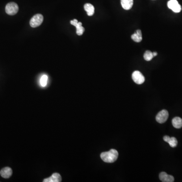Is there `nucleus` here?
<instances>
[{
	"label": "nucleus",
	"mask_w": 182,
	"mask_h": 182,
	"mask_svg": "<svg viewBox=\"0 0 182 182\" xmlns=\"http://www.w3.org/2000/svg\"><path fill=\"white\" fill-rule=\"evenodd\" d=\"M164 140L168 142L172 148L176 147L178 144V141L176 138L170 137L169 136H165L164 137Z\"/></svg>",
	"instance_id": "obj_10"
},
{
	"label": "nucleus",
	"mask_w": 182,
	"mask_h": 182,
	"mask_svg": "<svg viewBox=\"0 0 182 182\" xmlns=\"http://www.w3.org/2000/svg\"><path fill=\"white\" fill-rule=\"evenodd\" d=\"M153 56H156L157 55V52H153Z\"/></svg>",
	"instance_id": "obj_18"
},
{
	"label": "nucleus",
	"mask_w": 182,
	"mask_h": 182,
	"mask_svg": "<svg viewBox=\"0 0 182 182\" xmlns=\"http://www.w3.org/2000/svg\"><path fill=\"white\" fill-rule=\"evenodd\" d=\"M159 179L163 182H174V179L172 175H169L165 172H161L159 174Z\"/></svg>",
	"instance_id": "obj_8"
},
{
	"label": "nucleus",
	"mask_w": 182,
	"mask_h": 182,
	"mask_svg": "<svg viewBox=\"0 0 182 182\" xmlns=\"http://www.w3.org/2000/svg\"><path fill=\"white\" fill-rule=\"evenodd\" d=\"M62 179L60 174L58 173H54L48 178L44 179V182H60Z\"/></svg>",
	"instance_id": "obj_9"
},
{
	"label": "nucleus",
	"mask_w": 182,
	"mask_h": 182,
	"mask_svg": "<svg viewBox=\"0 0 182 182\" xmlns=\"http://www.w3.org/2000/svg\"><path fill=\"white\" fill-rule=\"evenodd\" d=\"M0 174L4 178H9L10 177L12 176V169L9 167L3 168V169H2L0 171Z\"/></svg>",
	"instance_id": "obj_11"
},
{
	"label": "nucleus",
	"mask_w": 182,
	"mask_h": 182,
	"mask_svg": "<svg viewBox=\"0 0 182 182\" xmlns=\"http://www.w3.org/2000/svg\"><path fill=\"white\" fill-rule=\"evenodd\" d=\"M84 9L87 12L88 16H91L94 15L95 12L94 7L92 4L87 3L84 5Z\"/></svg>",
	"instance_id": "obj_14"
},
{
	"label": "nucleus",
	"mask_w": 182,
	"mask_h": 182,
	"mask_svg": "<svg viewBox=\"0 0 182 182\" xmlns=\"http://www.w3.org/2000/svg\"><path fill=\"white\" fill-rule=\"evenodd\" d=\"M44 17L42 14H37L32 17L30 20V25L32 28H35L38 27L43 21Z\"/></svg>",
	"instance_id": "obj_3"
},
{
	"label": "nucleus",
	"mask_w": 182,
	"mask_h": 182,
	"mask_svg": "<svg viewBox=\"0 0 182 182\" xmlns=\"http://www.w3.org/2000/svg\"><path fill=\"white\" fill-rule=\"evenodd\" d=\"M70 23L76 28V34L77 35H81L83 34L85 29L82 26V23L78 22L76 19H74L70 21Z\"/></svg>",
	"instance_id": "obj_7"
},
{
	"label": "nucleus",
	"mask_w": 182,
	"mask_h": 182,
	"mask_svg": "<svg viewBox=\"0 0 182 182\" xmlns=\"http://www.w3.org/2000/svg\"><path fill=\"white\" fill-rule=\"evenodd\" d=\"M168 6L173 12L175 13H179L182 10V7L179 4L177 0H169L168 2Z\"/></svg>",
	"instance_id": "obj_4"
},
{
	"label": "nucleus",
	"mask_w": 182,
	"mask_h": 182,
	"mask_svg": "<svg viewBox=\"0 0 182 182\" xmlns=\"http://www.w3.org/2000/svg\"><path fill=\"white\" fill-rule=\"evenodd\" d=\"M172 124L174 127L180 128L182 127V119L179 117H175L172 120Z\"/></svg>",
	"instance_id": "obj_15"
},
{
	"label": "nucleus",
	"mask_w": 182,
	"mask_h": 182,
	"mask_svg": "<svg viewBox=\"0 0 182 182\" xmlns=\"http://www.w3.org/2000/svg\"><path fill=\"white\" fill-rule=\"evenodd\" d=\"M121 4L124 9H131L133 5V0H121Z\"/></svg>",
	"instance_id": "obj_13"
},
{
	"label": "nucleus",
	"mask_w": 182,
	"mask_h": 182,
	"mask_svg": "<svg viewBox=\"0 0 182 182\" xmlns=\"http://www.w3.org/2000/svg\"><path fill=\"white\" fill-rule=\"evenodd\" d=\"M19 10L18 6L14 2H10L6 6L5 11L7 14L9 15H14Z\"/></svg>",
	"instance_id": "obj_2"
},
{
	"label": "nucleus",
	"mask_w": 182,
	"mask_h": 182,
	"mask_svg": "<svg viewBox=\"0 0 182 182\" xmlns=\"http://www.w3.org/2000/svg\"><path fill=\"white\" fill-rule=\"evenodd\" d=\"M132 79L135 83L138 85L142 84L145 81V77L139 71H135L133 73Z\"/></svg>",
	"instance_id": "obj_5"
},
{
	"label": "nucleus",
	"mask_w": 182,
	"mask_h": 182,
	"mask_svg": "<svg viewBox=\"0 0 182 182\" xmlns=\"http://www.w3.org/2000/svg\"><path fill=\"white\" fill-rule=\"evenodd\" d=\"M169 117V112L166 110H163L160 111L157 114L156 117V120L159 123H163L165 122Z\"/></svg>",
	"instance_id": "obj_6"
},
{
	"label": "nucleus",
	"mask_w": 182,
	"mask_h": 182,
	"mask_svg": "<svg viewBox=\"0 0 182 182\" xmlns=\"http://www.w3.org/2000/svg\"><path fill=\"white\" fill-rule=\"evenodd\" d=\"M48 77L47 75H43V76L41 77V80H40V84L41 86L43 87H45L47 84Z\"/></svg>",
	"instance_id": "obj_17"
},
{
	"label": "nucleus",
	"mask_w": 182,
	"mask_h": 182,
	"mask_svg": "<svg viewBox=\"0 0 182 182\" xmlns=\"http://www.w3.org/2000/svg\"><path fill=\"white\" fill-rule=\"evenodd\" d=\"M118 153L115 149L110 150L107 152H102L100 157L103 161L106 163H113L115 162L118 158Z\"/></svg>",
	"instance_id": "obj_1"
},
{
	"label": "nucleus",
	"mask_w": 182,
	"mask_h": 182,
	"mask_svg": "<svg viewBox=\"0 0 182 182\" xmlns=\"http://www.w3.org/2000/svg\"><path fill=\"white\" fill-rule=\"evenodd\" d=\"M131 38L137 43H139V42H141L142 40V32L140 29H138L136 30V33H134V34H133L131 36Z\"/></svg>",
	"instance_id": "obj_12"
},
{
	"label": "nucleus",
	"mask_w": 182,
	"mask_h": 182,
	"mask_svg": "<svg viewBox=\"0 0 182 182\" xmlns=\"http://www.w3.org/2000/svg\"><path fill=\"white\" fill-rule=\"evenodd\" d=\"M153 53L150 51H146L144 54V58L146 61H149L153 58Z\"/></svg>",
	"instance_id": "obj_16"
}]
</instances>
